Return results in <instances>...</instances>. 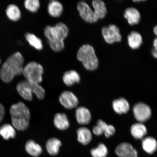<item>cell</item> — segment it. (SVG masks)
<instances>
[{"instance_id": "1", "label": "cell", "mask_w": 157, "mask_h": 157, "mask_svg": "<svg viewBox=\"0 0 157 157\" xmlns=\"http://www.w3.org/2000/svg\"><path fill=\"white\" fill-rule=\"evenodd\" d=\"M24 60L22 55L16 52L8 58L0 71V77L5 83H9L15 76L23 74Z\"/></svg>"}, {"instance_id": "2", "label": "cell", "mask_w": 157, "mask_h": 157, "mask_svg": "<svg viewBox=\"0 0 157 157\" xmlns=\"http://www.w3.org/2000/svg\"><path fill=\"white\" fill-rule=\"evenodd\" d=\"M68 29L64 23H58L56 26H48L44 30L45 36L48 39L51 48L56 52L63 50L64 40L67 36Z\"/></svg>"}, {"instance_id": "3", "label": "cell", "mask_w": 157, "mask_h": 157, "mask_svg": "<svg viewBox=\"0 0 157 157\" xmlns=\"http://www.w3.org/2000/svg\"><path fill=\"white\" fill-rule=\"evenodd\" d=\"M12 123L14 128L18 131H24L28 128L30 117L28 108L22 102L12 105L10 109Z\"/></svg>"}, {"instance_id": "4", "label": "cell", "mask_w": 157, "mask_h": 157, "mask_svg": "<svg viewBox=\"0 0 157 157\" xmlns=\"http://www.w3.org/2000/svg\"><path fill=\"white\" fill-rule=\"evenodd\" d=\"M17 90L21 97L29 101H32L33 94L40 100L44 99L46 94L44 88L39 84L31 83L26 80L19 82L17 84Z\"/></svg>"}, {"instance_id": "5", "label": "cell", "mask_w": 157, "mask_h": 157, "mask_svg": "<svg viewBox=\"0 0 157 157\" xmlns=\"http://www.w3.org/2000/svg\"><path fill=\"white\" fill-rule=\"evenodd\" d=\"M77 57L86 70L92 71L98 67L99 60L94 49L91 45L84 44L80 47L77 53Z\"/></svg>"}, {"instance_id": "6", "label": "cell", "mask_w": 157, "mask_h": 157, "mask_svg": "<svg viewBox=\"0 0 157 157\" xmlns=\"http://www.w3.org/2000/svg\"><path fill=\"white\" fill-rule=\"evenodd\" d=\"M44 71L41 65L38 63L32 62L24 68L23 74L27 81L39 84L42 81Z\"/></svg>"}, {"instance_id": "7", "label": "cell", "mask_w": 157, "mask_h": 157, "mask_svg": "<svg viewBox=\"0 0 157 157\" xmlns=\"http://www.w3.org/2000/svg\"><path fill=\"white\" fill-rule=\"evenodd\" d=\"M102 34L105 42L108 44L121 42L122 38L119 29L114 25L103 27L102 29Z\"/></svg>"}, {"instance_id": "8", "label": "cell", "mask_w": 157, "mask_h": 157, "mask_svg": "<svg viewBox=\"0 0 157 157\" xmlns=\"http://www.w3.org/2000/svg\"><path fill=\"white\" fill-rule=\"evenodd\" d=\"M133 111L135 119L141 123L148 121L152 114L150 107L143 103L135 104L133 108Z\"/></svg>"}, {"instance_id": "9", "label": "cell", "mask_w": 157, "mask_h": 157, "mask_svg": "<svg viewBox=\"0 0 157 157\" xmlns=\"http://www.w3.org/2000/svg\"><path fill=\"white\" fill-rule=\"evenodd\" d=\"M77 9L80 16L86 22L95 23L99 19L94 12L92 11L89 5L85 2H80L78 3Z\"/></svg>"}, {"instance_id": "10", "label": "cell", "mask_w": 157, "mask_h": 157, "mask_svg": "<svg viewBox=\"0 0 157 157\" xmlns=\"http://www.w3.org/2000/svg\"><path fill=\"white\" fill-rule=\"evenodd\" d=\"M59 101L64 108L69 109L76 108L78 103L76 96L72 92L67 91H63L60 94Z\"/></svg>"}, {"instance_id": "11", "label": "cell", "mask_w": 157, "mask_h": 157, "mask_svg": "<svg viewBox=\"0 0 157 157\" xmlns=\"http://www.w3.org/2000/svg\"><path fill=\"white\" fill-rule=\"evenodd\" d=\"M115 151L119 157H138L136 149L128 143H121L116 148Z\"/></svg>"}, {"instance_id": "12", "label": "cell", "mask_w": 157, "mask_h": 157, "mask_svg": "<svg viewBox=\"0 0 157 157\" xmlns=\"http://www.w3.org/2000/svg\"><path fill=\"white\" fill-rule=\"evenodd\" d=\"M75 115L76 121L80 125L88 124L91 120V113L85 107H78L76 109Z\"/></svg>"}, {"instance_id": "13", "label": "cell", "mask_w": 157, "mask_h": 157, "mask_svg": "<svg viewBox=\"0 0 157 157\" xmlns=\"http://www.w3.org/2000/svg\"><path fill=\"white\" fill-rule=\"evenodd\" d=\"M124 17L131 25L138 24L140 20V14L138 10L134 7L128 8L125 11Z\"/></svg>"}, {"instance_id": "14", "label": "cell", "mask_w": 157, "mask_h": 157, "mask_svg": "<svg viewBox=\"0 0 157 157\" xmlns=\"http://www.w3.org/2000/svg\"><path fill=\"white\" fill-rule=\"evenodd\" d=\"M113 107L115 112L119 115L126 113L130 108L128 102L123 98L114 100L113 101Z\"/></svg>"}, {"instance_id": "15", "label": "cell", "mask_w": 157, "mask_h": 157, "mask_svg": "<svg viewBox=\"0 0 157 157\" xmlns=\"http://www.w3.org/2000/svg\"><path fill=\"white\" fill-rule=\"evenodd\" d=\"M55 126L59 130H66L70 127V122L67 116L64 113H57L54 119Z\"/></svg>"}, {"instance_id": "16", "label": "cell", "mask_w": 157, "mask_h": 157, "mask_svg": "<svg viewBox=\"0 0 157 157\" xmlns=\"http://www.w3.org/2000/svg\"><path fill=\"white\" fill-rule=\"evenodd\" d=\"M142 147L143 150L148 154L151 155L157 150V142L152 137H147L142 140Z\"/></svg>"}, {"instance_id": "17", "label": "cell", "mask_w": 157, "mask_h": 157, "mask_svg": "<svg viewBox=\"0 0 157 157\" xmlns=\"http://www.w3.org/2000/svg\"><path fill=\"white\" fill-rule=\"evenodd\" d=\"M63 80L66 86L71 87L75 83H79L80 77L79 74L75 71L70 70L64 74Z\"/></svg>"}, {"instance_id": "18", "label": "cell", "mask_w": 157, "mask_h": 157, "mask_svg": "<svg viewBox=\"0 0 157 157\" xmlns=\"http://www.w3.org/2000/svg\"><path fill=\"white\" fill-rule=\"evenodd\" d=\"M78 140V142L84 145L89 144L92 139L91 131L87 128L81 127L77 130Z\"/></svg>"}, {"instance_id": "19", "label": "cell", "mask_w": 157, "mask_h": 157, "mask_svg": "<svg viewBox=\"0 0 157 157\" xmlns=\"http://www.w3.org/2000/svg\"><path fill=\"white\" fill-rule=\"evenodd\" d=\"M129 46L133 50L138 49L143 44V39L140 33L133 31L127 37Z\"/></svg>"}, {"instance_id": "20", "label": "cell", "mask_w": 157, "mask_h": 157, "mask_svg": "<svg viewBox=\"0 0 157 157\" xmlns=\"http://www.w3.org/2000/svg\"><path fill=\"white\" fill-rule=\"evenodd\" d=\"M131 132L134 138L137 140H140L143 139L146 135L147 129L142 123H135L131 128Z\"/></svg>"}, {"instance_id": "21", "label": "cell", "mask_w": 157, "mask_h": 157, "mask_svg": "<svg viewBox=\"0 0 157 157\" xmlns=\"http://www.w3.org/2000/svg\"><path fill=\"white\" fill-rule=\"evenodd\" d=\"M61 146V141L55 137L48 139L46 144L47 151L52 156H56L58 154L60 147Z\"/></svg>"}, {"instance_id": "22", "label": "cell", "mask_w": 157, "mask_h": 157, "mask_svg": "<svg viewBox=\"0 0 157 157\" xmlns=\"http://www.w3.org/2000/svg\"><path fill=\"white\" fill-rule=\"evenodd\" d=\"M25 148L29 155L34 157L40 156L43 151L42 147L33 140L27 141L25 144Z\"/></svg>"}, {"instance_id": "23", "label": "cell", "mask_w": 157, "mask_h": 157, "mask_svg": "<svg viewBox=\"0 0 157 157\" xmlns=\"http://www.w3.org/2000/svg\"><path fill=\"white\" fill-rule=\"evenodd\" d=\"M63 9V7L62 4L59 1H52L48 4V13L52 17H60L62 14Z\"/></svg>"}, {"instance_id": "24", "label": "cell", "mask_w": 157, "mask_h": 157, "mask_svg": "<svg viewBox=\"0 0 157 157\" xmlns=\"http://www.w3.org/2000/svg\"><path fill=\"white\" fill-rule=\"evenodd\" d=\"M94 13L98 19H103L107 13V8L105 3L101 0H95L92 2Z\"/></svg>"}, {"instance_id": "25", "label": "cell", "mask_w": 157, "mask_h": 157, "mask_svg": "<svg viewBox=\"0 0 157 157\" xmlns=\"http://www.w3.org/2000/svg\"><path fill=\"white\" fill-rule=\"evenodd\" d=\"M16 134L14 128L9 124H5L0 127V135L5 140L14 138Z\"/></svg>"}, {"instance_id": "26", "label": "cell", "mask_w": 157, "mask_h": 157, "mask_svg": "<svg viewBox=\"0 0 157 157\" xmlns=\"http://www.w3.org/2000/svg\"><path fill=\"white\" fill-rule=\"evenodd\" d=\"M6 13L8 18L11 20L17 21L21 18V13L20 10L17 5L11 4L8 6Z\"/></svg>"}, {"instance_id": "27", "label": "cell", "mask_w": 157, "mask_h": 157, "mask_svg": "<svg viewBox=\"0 0 157 157\" xmlns=\"http://www.w3.org/2000/svg\"><path fill=\"white\" fill-rule=\"evenodd\" d=\"M25 38L29 44L37 50H42L43 48L42 41L33 34L27 33Z\"/></svg>"}, {"instance_id": "28", "label": "cell", "mask_w": 157, "mask_h": 157, "mask_svg": "<svg viewBox=\"0 0 157 157\" xmlns=\"http://www.w3.org/2000/svg\"><path fill=\"white\" fill-rule=\"evenodd\" d=\"M109 151L103 143H100L97 147L91 149V154L93 157H107Z\"/></svg>"}, {"instance_id": "29", "label": "cell", "mask_w": 157, "mask_h": 157, "mask_svg": "<svg viewBox=\"0 0 157 157\" xmlns=\"http://www.w3.org/2000/svg\"><path fill=\"white\" fill-rule=\"evenodd\" d=\"M97 125L101 128L106 137H109L114 134L115 129L113 125H108L105 121L99 120L97 121Z\"/></svg>"}, {"instance_id": "30", "label": "cell", "mask_w": 157, "mask_h": 157, "mask_svg": "<svg viewBox=\"0 0 157 157\" xmlns=\"http://www.w3.org/2000/svg\"><path fill=\"white\" fill-rule=\"evenodd\" d=\"M25 8L33 13H36L40 6V3L38 0H26L25 2Z\"/></svg>"}, {"instance_id": "31", "label": "cell", "mask_w": 157, "mask_h": 157, "mask_svg": "<svg viewBox=\"0 0 157 157\" xmlns=\"http://www.w3.org/2000/svg\"><path fill=\"white\" fill-rule=\"evenodd\" d=\"M93 131L94 134L98 136H101L103 133L101 128L98 125H95L93 128Z\"/></svg>"}, {"instance_id": "32", "label": "cell", "mask_w": 157, "mask_h": 157, "mask_svg": "<svg viewBox=\"0 0 157 157\" xmlns=\"http://www.w3.org/2000/svg\"><path fill=\"white\" fill-rule=\"evenodd\" d=\"M5 114L4 107L1 103H0V123L3 120Z\"/></svg>"}, {"instance_id": "33", "label": "cell", "mask_w": 157, "mask_h": 157, "mask_svg": "<svg viewBox=\"0 0 157 157\" xmlns=\"http://www.w3.org/2000/svg\"><path fill=\"white\" fill-rule=\"evenodd\" d=\"M154 34L157 36V25L154 27ZM154 48H157V37L154 39V43H153Z\"/></svg>"}, {"instance_id": "34", "label": "cell", "mask_w": 157, "mask_h": 157, "mask_svg": "<svg viewBox=\"0 0 157 157\" xmlns=\"http://www.w3.org/2000/svg\"><path fill=\"white\" fill-rule=\"evenodd\" d=\"M152 54L155 58L157 59V48H154L152 50Z\"/></svg>"}, {"instance_id": "35", "label": "cell", "mask_w": 157, "mask_h": 157, "mask_svg": "<svg viewBox=\"0 0 157 157\" xmlns=\"http://www.w3.org/2000/svg\"><path fill=\"white\" fill-rule=\"evenodd\" d=\"M133 2H145V1H142V0H140V1H138V0H136V1H133Z\"/></svg>"}, {"instance_id": "36", "label": "cell", "mask_w": 157, "mask_h": 157, "mask_svg": "<svg viewBox=\"0 0 157 157\" xmlns=\"http://www.w3.org/2000/svg\"><path fill=\"white\" fill-rule=\"evenodd\" d=\"M0 63H1V59H0Z\"/></svg>"}]
</instances>
